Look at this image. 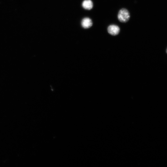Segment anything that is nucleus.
<instances>
[{
    "mask_svg": "<svg viewBox=\"0 0 167 167\" xmlns=\"http://www.w3.org/2000/svg\"><path fill=\"white\" fill-rule=\"evenodd\" d=\"M130 17V13L127 9L123 8L119 11L118 15V18L120 22L123 23H126L129 20Z\"/></svg>",
    "mask_w": 167,
    "mask_h": 167,
    "instance_id": "obj_1",
    "label": "nucleus"
},
{
    "mask_svg": "<svg viewBox=\"0 0 167 167\" xmlns=\"http://www.w3.org/2000/svg\"><path fill=\"white\" fill-rule=\"evenodd\" d=\"M81 24L82 27L84 28H89L91 27L93 23L92 20L89 18L86 17L84 18L82 21Z\"/></svg>",
    "mask_w": 167,
    "mask_h": 167,
    "instance_id": "obj_3",
    "label": "nucleus"
},
{
    "mask_svg": "<svg viewBox=\"0 0 167 167\" xmlns=\"http://www.w3.org/2000/svg\"><path fill=\"white\" fill-rule=\"evenodd\" d=\"M82 6L85 9L90 10L93 7V4L91 0H85L82 3Z\"/></svg>",
    "mask_w": 167,
    "mask_h": 167,
    "instance_id": "obj_4",
    "label": "nucleus"
},
{
    "mask_svg": "<svg viewBox=\"0 0 167 167\" xmlns=\"http://www.w3.org/2000/svg\"><path fill=\"white\" fill-rule=\"evenodd\" d=\"M166 53H167V49H166Z\"/></svg>",
    "mask_w": 167,
    "mask_h": 167,
    "instance_id": "obj_5",
    "label": "nucleus"
},
{
    "mask_svg": "<svg viewBox=\"0 0 167 167\" xmlns=\"http://www.w3.org/2000/svg\"><path fill=\"white\" fill-rule=\"evenodd\" d=\"M120 31V27L116 25H111L108 28V31L109 34L112 36H117L119 34Z\"/></svg>",
    "mask_w": 167,
    "mask_h": 167,
    "instance_id": "obj_2",
    "label": "nucleus"
}]
</instances>
